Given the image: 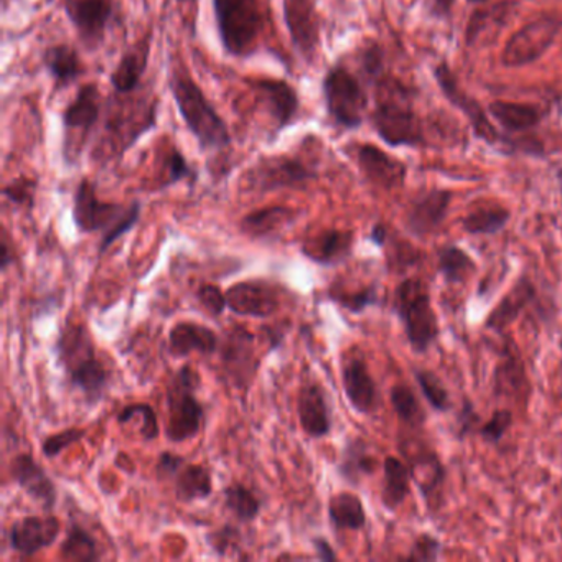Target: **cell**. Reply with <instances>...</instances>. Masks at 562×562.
<instances>
[{"label":"cell","instance_id":"cell-49","mask_svg":"<svg viewBox=\"0 0 562 562\" xmlns=\"http://www.w3.org/2000/svg\"><path fill=\"white\" fill-rule=\"evenodd\" d=\"M137 416L143 423L140 426V436L146 442H153L159 437V419H157L156 411L150 404L147 403H136L130 404V406L124 407L120 414H117V424L121 426H126L130 423L131 417Z\"/></svg>","mask_w":562,"mask_h":562},{"label":"cell","instance_id":"cell-63","mask_svg":"<svg viewBox=\"0 0 562 562\" xmlns=\"http://www.w3.org/2000/svg\"><path fill=\"white\" fill-rule=\"evenodd\" d=\"M467 2H470V4H486L490 0H467Z\"/></svg>","mask_w":562,"mask_h":562},{"label":"cell","instance_id":"cell-47","mask_svg":"<svg viewBox=\"0 0 562 562\" xmlns=\"http://www.w3.org/2000/svg\"><path fill=\"white\" fill-rule=\"evenodd\" d=\"M513 424H515V413H513L512 407H496L492 416L480 426L479 437L488 446H499L503 439L508 436Z\"/></svg>","mask_w":562,"mask_h":562},{"label":"cell","instance_id":"cell-19","mask_svg":"<svg viewBox=\"0 0 562 562\" xmlns=\"http://www.w3.org/2000/svg\"><path fill=\"white\" fill-rule=\"evenodd\" d=\"M502 338V350L493 370V396L498 401H509L515 406H528L532 384L521 351L512 338L505 335Z\"/></svg>","mask_w":562,"mask_h":562},{"label":"cell","instance_id":"cell-12","mask_svg":"<svg viewBox=\"0 0 562 562\" xmlns=\"http://www.w3.org/2000/svg\"><path fill=\"white\" fill-rule=\"evenodd\" d=\"M318 172L295 154H274L259 157L243 177L245 190L271 193L279 190H305L317 180Z\"/></svg>","mask_w":562,"mask_h":562},{"label":"cell","instance_id":"cell-14","mask_svg":"<svg viewBox=\"0 0 562 562\" xmlns=\"http://www.w3.org/2000/svg\"><path fill=\"white\" fill-rule=\"evenodd\" d=\"M246 85L251 88L261 106L268 114L271 130L268 134V143L279 139L282 133L297 123L301 116L302 101L294 85L284 78L259 77L249 78Z\"/></svg>","mask_w":562,"mask_h":562},{"label":"cell","instance_id":"cell-1","mask_svg":"<svg viewBox=\"0 0 562 562\" xmlns=\"http://www.w3.org/2000/svg\"><path fill=\"white\" fill-rule=\"evenodd\" d=\"M169 90L177 111L202 153L223 154L232 149L233 136L225 117L209 100L182 60H170Z\"/></svg>","mask_w":562,"mask_h":562},{"label":"cell","instance_id":"cell-10","mask_svg":"<svg viewBox=\"0 0 562 562\" xmlns=\"http://www.w3.org/2000/svg\"><path fill=\"white\" fill-rule=\"evenodd\" d=\"M104 101L97 81L81 85L74 100L65 106L61 113L64 126V143H61V157L65 166L75 167L80 162L85 149L93 137L94 130L103 120Z\"/></svg>","mask_w":562,"mask_h":562},{"label":"cell","instance_id":"cell-28","mask_svg":"<svg viewBox=\"0 0 562 562\" xmlns=\"http://www.w3.org/2000/svg\"><path fill=\"white\" fill-rule=\"evenodd\" d=\"M357 236L351 229H325L302 245L301 251L308 261L324 268L344 265L353 256Z\"/></svg>","mask_w":562,"mask_h":562},{"label":"cell","instance_id":"cell-22","mask_svg":"<svg viewBox=\"0 0 562 562\" xmlns=\"http://www.w3.org/2000/svg\"><path fill=\"white\" fill-rule=\"evenodd\" d=\"M350 147L355 162L368 183L384 192L403 189L407 179V166L403 160L374 144H353Z\"/></svg>","mask_w":562,"mask_h":562},{"label":"cell","instance_id":"cell-56","mask_svg":"<svg viewBox=\"0 0 562 562\" xmlns=\"http://www.w3.org/2000/svg\"><path fill=\"white\" fill-rule=\"evenodd\" d=\"M186 463V457L179 456V453L169 452V450L160 452L156 467L157 476L160 480H172Z\"/></svg>","mask_w":562,"mask_h":562},{"label":"cell","instance_id":"cell-8","mask_svg":"<svg viewBox=\"0 0 562 562\" xmlns=\"http://www.w3.org/2000/svg\"><path fill=\"white\" fill-rule=\"evenodd\" d=\"M391 308L403 325L413 353L426 355L440 337L439 317L429 284L417 276L404 278L394 288Z\"/></svg>","mask_w":562,"mask_h":562},{"label":"cell","instance_id":"cell-30","mask_svg":"<svg viewBox=\"0 0 562 562\" xmlns=\"http://www.w3.org/2000/svg\"><path fill=\"white\" fill-rule=\"evenodd\" d=\"M41 64L54 81V93L67 90L87 74L80 54L70 44L48 45L41 54Z\"/></svg>","mask_w":562,"mask_h":562},{"label":"cell","instance_id":"cell-25","mask_svg":"<svg viewBox=\"0 0 562 562\" xmlns=\"http://www.w3.org/2000/svg\"><path fill=\"white\" fill-rule=\"evenodd\" d=\"M61 532L57 516H25L12 522L8 538L12 551L21 555H35L54 546Z\"/></svg>","mask_w":562,"mask_h":562},{"label":"cell","instance_id":"cell-4","mask_svg":"<svg viewBox=\"0 0 562 562\" xmlns=\"http://www.w3.org/2000/svg\"><path fill=\"white\" fill-rule=\"evenodd\" d=\"M71 215L78 232L83 235L103 233L100 255H104L117 239L123 238L139 223L143 203L137 200L130 205L104 202L98 196L97 183L85 177L75 189Z\"/></svg>","mask_w":562,"mask_h":562},{"label":"cell","instance_id":"cell-32","mask_svg":"<svg viewBox=\"0 0 562 562\" xmlns=\"http://www.w3.org/2000/svg\"><path fill=\"white\" fill-rule=\"evenodd\" d=\"M490 116L498 124L499 130L508 136L529 134L544 120L546 113L532 103L496 100L488 104Z\"/></svg>","mask_w":562,"mask_h":562},{"label":"cell","instance_id":"cell-43","mask_svg":"<svg viewBox=\"0 0 562 562\" xmlns=\"http://www.w3.org/2000/svg\"><path fill=\"white\" fill-rule=\"evenodd\" d=\"M414 381L419 387L420 394L426 400L427 406L437 414H449L453 411V401L449 387L436 371L427 368H413Z\"/></svg>","mask_w":562,"mask_h":562},{"label":"cell","instance_id":"cell-62","mask_svg":"<svg viewBox=\"0 0 562 562\" xmlns=\"http://www.w3.org/2000/svg\"><path fill=\"white\" fill-rule=\"evenodd\" d=\"M555 180H558L559 193H561L562 196V167L558 170V173H555Z\"/></svg>","mask_w":562,"mask_h":562},{"label":"cell","instance_id":"cell-13","mask_svg":"<svg viewBox=\"0 0 562 562\" xmlns=\"http://www.w3.org/2000/svg\"><path fill=\"white\" fill-rule=\"evenodd\" d=\"M401 453L409 465L413 483L419 490L420 498L429 515H437L443 506L446 495L447 472L446 463L430 443L414 437H404L400 443Z\"/></svg>","mask_w":562,"mask_h":562},{"label":"cell","instance_id":"cell-21","mask_svg":"<svg viewBox=\"0 0 562 562\" xmlns=\"http://www.w3.org/2000/svg\"><path fill=\"white\" fill-rule=\"evenodd\" d=\"M453 202V192L449 189H430L411 200L404 215V229L413 238L424 239L437 235Z\"/></svg>","mask_w":562,"mask_h":562},{"label":"cell","instance_id":"cell-16","mask_svg":"<svg viewBox=\"0 0 562 562\" xmlns=\"http://www.w3.org/2000/svg\"><path fill=\"white\" fill-rule=\"evenodd\" d=\"M542 299L544 297L538 282L529 272H521L499 299L498 304L488 312L483 321V328L502 337L529 308H536L542 315V321L548 322L549 315H546V308L541 305Z\"/></svg>","mask_w":562,"mask_h":562},{"label":"cell","instance_id":"cell-6","mask_svg":"<svg viewBox=\"0 0 562 562\" xmlns=\"http://www.w3.org/2000/svg\"><path fill=\"white\" fill-rule=\"evenodd\" d=\"M143 91L144 88L131 94L113 91L104 101L103 133L111 153L120 159L157 127V101Z\"/></svg>","mask_w":562,"mask_h":562},{"label":"cell","instance_id":"cell-58","mask_svg":"<svg viewBox=\"0 0 562 562\" xmlns=\"http://www.w3.org/2000/svg\"><path fill=\"white\" fill-rule=\"evenodd\" d=\"M14 251H12L8 232L4 229L2 232V239H0V271H8L9 266L14 265Z\"/></svg>","mask_w":562,"mask_h":562},{"label":"cell","instance_id":"cell-45","mask_svg":"<svg viewBox=\"0 0 562 562\" xmlns=\"http://www.w3.org/2000/svg\"><path fill=\"white\" fill-rule=\"evenodd\" d=\"M328 297L350 314H363L368 308L378 307L381 304L380 288L376 284L364 285L358 291L331 288L328 291Z\"/></svg>","mask_w":562,"mask_h":562},{"label":"cell","instance_id":"cell-37","mask_svg":"<svg viewBox=\"0 0 562 562\" xmlns=\"http://www.w3.org/2000/svg\"><path fill=\"white\" fill-rule=\"evenodd\" d=\"M328 519L337 531H361L368 522L367 509L357 493L338 492L328 499Z\"/></svg>","mask_w":562,"mask_h":562},{"label":"cell","instance_id":"cell-59","mask_svg":"<svg viewBox=\"0 0 562 562\" xmlns=\"http://www.w3.org/2000/svg\"><path fill=\"white\" fill-rule=\"evenodd\" d=\"M312 544H314L315 552H317V558L321 561L325 562H334L337 561L338 555L335 552V549L331 548L330 542L325 538H314L312 539Z\"/></svg>","mask_w":562,"mask_h":562},{"label":"cell","instance_id":"cell-18","mask_svg":"<svg viewBox=\"0 0 562 562\" xmlns=\"http://www.w3.org/2000/svg\"><path fill=\"white\" fill-rule=\"evenodd\" d=\"M282 19L295 54L312 67L322 50V21L315 0H282Z\"/></svg>","mask_w":562,"mask_h":562},{"label":"cell","instance_id":"cell-48","mask_svg":"<svg viewBox=\"0 0 562 562\" xmlns=\"http://www.w3.org/2000/svg\"><path fill=\"white\" fill-rule=\"evenodd\" d=\"M386 249V268L393 274H407V271L416 268L420 262V252L409 243H401L397 239L390 238Z\"/></svg>","mask_w":562,"mask_h":562},{"label":"cell","instance_id":"cell-24","mask_svg":"<svg viewBox=\"0 0 562 562\" xmlns=\"http://www.w3.org/2000/svg\"><path fill=\"white\" fill-rule=\"evenodd\" d=\"M256 337L245 327H233L226 334L225 341L220 345V357H222L223 368L226 376L233 381L236 387L249 386L256 370H258V360H256Z\"/></svg>","mask_w":562,"mask_h":562},{"label":"cell","instance_id":"cell-39","mask_svg":"<svg viewBox=\"0 0 562 562\" xmlns=\"http://www.w3.org/2000/svg\"><path fill=\"white\" fill-rule=\"evenodd\" d=\"M390 403L397 419L409 432H420L426 427V407L420 404L419 397L409 384H393L390 390Z\"/></svg>","mask_w":562,"mask_h":562},{"label":"cell","instance_id":"cell-57","mask_svg":"<svg viewBox=\"0 0 562 562\" xmlns=\"http://www.w3.org/2000/svg\"><path fill=\"white\" fill-rule=\"evenodd\" d=\"M390 238L391 233L386 223L378 222L371 226L370 236H368V239H370V241L373 243L376 248L383 249L384 246L387 245V241H390Z\"/></svg>","mask_w":562,"mask_h":562},{"label":"cell","instance_id":"cell-50","mask_svg":"<svg viewBox=\"0 0 562 562\" xmlns=\"http://www.w3.org/2000/svg\"><path fill=\"white\" fill-rule=\"evenodd\" d=\"M482 416L476 411L475 403L469 396H463L462 404L456 413L452 434L459 442H465L470 437L479 436Z\"/></svg>","mask_w":562,"mask_h":562},{"label":"cell","instance_id":"cell-35","mask_svg":"<svg viewBox=\"0 0 562 562\" xmlns=\"http://www.w3.org/2000/svg\"><path fill=\"white\" fill-rule=\"evenodd\" d=\"M411 485H413V476L406 460L387 456L383 460V485H381V503L384 509L390 513L397 512L411 495Z\"/></svg>","mask_w":562,"mask_h":562},{"label":"cell","instance_id":"cell-23","mask_svg":"<svg viewBox=\"0 0 562 562\" xmlns=\"http://www.w3.org/2000/svg\"><path fill=\"white\" fill-rule=\"evenodd\" d=\"M228 308L236 315L252 318H269L278 314L282 305V291L274 282L252 279L236 282L226 289Z\"/></svg>","mask_w":562,"mask_h":562},{"label":"cell","instance_id":"cell-55","mask_svg":"<svg viewBox=\"0 0 562 562\" xmlns=\"http://www.w3.org/2000/svg\"><path fill=\"white\" fill-rule=\"evenodd\" d=\"M196 299H199V304L205 308L206 314L212 315V317H222L225 308H228L226 292H223L215 284L200 285L199 291H196Z\"/></svg>","mask_w":562,"mask_h":562},{"label":"cell","instance_id":"cell-36","mask_svg":"<svg viewBox=\"0 0 562 562\" xmlns=\"http://www.w3.org/2000/svg\"><path fill=\"white\" fill-rule=\"evenodd\" d=\"M512 220V212L506 206L498 203H486V205L475 206L463 216V233L469 236H483V238H492L505 232L506 226Z\"/></svg>","mask_w":562,"mask_h":562},{"label":"cell","instance_id":"cell-34","mask_svg":"<svg viewBox=\"0 0 562 562\" xmlns=\"http://www.w3.org/2000/svg\"><path fill=\"white\" fill-rule=\"evenodd\" d=\"M380 462L371 452L370 443L363 437H350L341 449L338 460V475L351 486L361 485L364 479L376 473Z\"/></svg>","mask_w":562,"mask_h":562},{"label":"cell","instance_id":"cell-29","mask_svg":"<svg viewBox=\"0 0 562 562\" xmlns=\"http://www.w3.org/2000/svg\"><path fill=\"white\" fill-rule=\"evenodd\" d=\"M297 416L302 430L312 439H324L331 432V414L327 394L318 383H305L299 391Z\"/></svg>","mask_w":562,"mask_h":562},{"label":"cell","instance_id":"cell-9","mask_svg":"<svg viewBox=\"0 0 562 562\" xmlns=\"http://www.w3.org/2000/svg\"><path fill=\"white\" fill-rule=\"evenodd\" d=\"M367 85L347 65H331L322 78V98L331 126L340 131H357L363 126L370 97Z\"/></svg>","mask_w":562,"mask_h":562},{"label":"cell","instance_id":"cell-42","mask_svg":"<svg viewBox=\"0 0 562 562\" xmlns=\"http://www.w3.org/2000/svg\"><path fill=\"white\" fill-rule=\"evenodd\" d=\"M60 555L67 561L75 562H93L103 558L94 536L80 522L75 521L68 525L67 536L60 546Z\"/></svg>","mask_w":562,"mask_h":562},{"label":"cell","instance_id":"cell-33","mask_svg":"<svg viewBox=\"0 0 562 562\" xmlns=\"http://www.w3.org/2000/svg\"><path fill=\"white\" fill-rule=\"evenodd\" d=\"M220 345L216 331L196 322H179L169 331V353L176 358L192 353L213 355Z\"/></svg>","mask_w":562,"mask_h":562},{"label":"cell","instance_id":"cell-7","mask_svg":"<svg viewBox=\"0 0 562 562\" xmlns=\"http://www.w3.org/2000/svg\"><path fill=\"white\" fill-rule=\"evenodd\" d=\"M216 32L228 57L248 60L261 50L268 18L262 0H213Z\"/></svg>","mask_w":562,"mask_h":562},{"label":"cell","instance_id":"cell-61","mask_svg":"<svg viewBox=\"0 0 562 562\" xmlns=\"http://www.w3.org/2000/svg\"><path fill=\"white\" fill-rule=\"evenodd\" d=\"M176 2L182 8L186 5L187 9H193V11L196 9V0H176Z\"/></svg>","mask_w":562,"mask_h":562},{"label":"cell","instance_id":"cell-31","mask_svg":"<svg viewBox=\"0 0 562 562\" xmlns=\"http://www.w3.org/2000/svg\"><path fill=\"white\" fill-rule=\"evenodd\" d=\"M301 212L291 206L272 205L249 212L239 222V232L251 239H274L297 222Z\"/></svg>","mask_w":562,"mask_h":562},{"label":"cell","instance_id":"cell-41","mask_svg":"<svg viewBox=\"0 0 562 562\" xmlns=\"http://www.w3.org/2000/svg\"><path fill=\"white\" fill-rule=\"evenodd\" d=\"M159 176L157 190L162 192L180 182H189L190 187H193L199 180L200 173L179 147L169 146L160 156Z\"/></svg>","mask_w":562,"mask_h":562},{"label":"cell","instance_id":"cell-20","mask_svg":"<svg viewBox=\"0 0 562 562\" xmlns=\"http://www.w3.org/2000/svg\"><path fill=\"white\" fill-rule=\"evenodd\" d=\"M341 386L350 406L361 416H373L381 406L380 387L361 351H348L341 361Z\"/></svg>","mask_w":562,"mask_h":562},{"label":"cell","instance_id":"cell-60","mask_svg":"<svg viewBox=\"0 0 562 562\" xmlns=\"http://www.w3.org/2000/svg\"><path fill=\"white\" fill-rule=\"evenodd\" d=\"M430 14L437 19H447L452 14L453 4L456 0H429Z\"/></svg>","mask_w":562,"mask_h":562},{"label":"cell","instance_id":"cell-51","mask_svg":"<svg viewBox=\"0 0 562 562\" xmlns=\"http://www.w3.org/2000/svg\"><path fill=\"white\" fill-rule=\"evenodd\" d=\"M443 542L432 532H419L411 544L409 552L403 555L406 562H437L442 558Z\"/></svg>","mask_w":562,"mask_h":562},{"label":"cell","instance_id":"cell-26","mask_svg":"<svg viewBox=\"0 0 562 562\" xmlns=\"http://www.w3.org/2000/svg\"><path fill=\"white\" fill-rule=\"evenodd\" d=\"M11 475L14 482L27 493L29 498L38 503L45 512H52L55 508L58 499L57 485L31 453H19L12 459Z\"/></svg>","mask_w":562,"mask_h":562},{"label":"cell","instance_id":"cell-54","mask_svg":"<svg viewBox=\"0 0 562 562\" xmlns=\"http://www.w3.org/2000/svg\"><path fill=\"white\" fill-rule=\"evenodd\" d=\"M85 436H87V430L78 429V427H70V429L61 430V432L52 434L42 442V452L48 459H55L68 447L83 440Z\"/></svg>","mask_w":562,"mask_h":562},{"label":"cell","instance_id":"cell-46","mask_svg":"<svg viewBox=\"0 0 562 562\" xmlns=\"http://www.w3.org/2000/svg\"><path fill=\"white\" fill-rule=\"evenodd\" d=\"M358 67H360L361 80L368 88L373 87L386 71V55L383 47L376 42H370L358 52Z\"/></svg>","mask_w":562,"mask_h":562},{"label":"cell","instance_id":"cell-3","mask_svg":"<svg viewBox=\"0 0 562 562\" xmlns=\"http://www.w3.org/2000/svg\"><path fill=\"white\" fill-rule=\"evenodd\" d=\"M54 351L70 386L80 391L90 406L101 403L110 387L111 374L98 358L97 345L87 325H65Z\"/></svg>","mask_w":562,"mask_h":562},{"label":"cell","instance_id":"cell-27","mask_svg":"<svg viewBox=\"0 0 562 562\" xmlns=\"http://www.w3.org/2000/svg\"><path fill=\"white\" fill-rule=\"evenodd\" d=\"M150 54H153V34L149 32L124 52L116 68L111 71L110 85L114 93L131 94L143 90Z\"/></svg>","mask_w":562,"mask_h":562},{"label":"cell","instance_id":"cell-53","mask_svg":"<svg viewBox=\"0 0 562 562\" xmlns=\"http://www.w3.org/2000/svg\"><path fill=\"white\" fill-rule=\"evenodd\" d=\"M206 542H209L212 551L220 558H228L239 551L241 546V531L236 526L225 525L216 531L206 535Z\"/></svg>","mask_w":562,"mask_h":562},{"label":"cell","instance_id":"cell-5","mask_svg":"<svg viewBox=\"0 0 562 562\" xmlns=\"http://www.w3.org/2000/svg\"><path fill=\"white\" fill-rule=\"evenodd\" d=\"M434 78L437 87L442 91L443 98L460 111L469 120L470 127L476 139L488 144L493 149L505 150L506 156H515L516 153L526 154V156L542 157V144L531 140V143H518L513 140L508 134L503 133L499 127L492 123L488 110L482 106L472 94L467 93L460 87L459 78L453 74L450 65L446 60L439 61L434 68Z\"/></svg>","mask_w":562,"mask_h":562},{"label":"cell","instance_id":"cell-40","mask_svg":"<svg viewBox=\"0 0 562 562\" xmlns=\"http://www.w3.org/2000/svg\"><path fill=\"white\" fill-rule=\"evenodd\" d=\"M173 480H176V496L180 502L193 503L196 499H206L213 493L212 473L199 463L187 462Z\"/></svg>","mask_w":562,"mask_h":562},{"label":"cell","instance_id":"cell-11","mask_svg":"<svg viewBox=\"0 0 562 562\" xmlns=\"http://www.w3.org/2000/svg\"><path fill=\"white\" fill-rule=\"evenodd\" d=\"M202 383L200 374L193 367L180 368L167 390L166 436L172 443H182L195 439L205 420V407L196 397V390Z\"/></svg>","mask_w":562,"mask_h":562},{"label":"cell","instance_id":"cell-38","mask_svg":"<svg viewBox=\"0 0 562 562\" xmlns=\"http://www.w3.org/2000/svg\"><path fill=\"white\" fill-rule=\"evenodd\" d=\"M436 269L447 285H460L479 271V266L459 245H443L437 249Z\"/></svg>","mask_w":562,"mask_h":562},{"label":"cell","instance_id":"cell-52","mask_svg":"<svg viewBox=\"0 0 562 562\" xmlns=\"http://www.w3.org/2000/svg\"><path fill=\"white\" fill-rule=\"evenodd\" d=\"M38 182L27 176L18 177L11 180L8 186L2 189V196L12 205L21 206V209H34L35 195H37Z\"/></svg>","mask_w":562,"mask_h":562},{"label":"cell","instance_id":"cell-44","mask_svg":"<svg viewBox=\"0 0 562 562\" xmlns=\"http://www.w3.org/2000/svg\"><path fill=\"white\" fill-rule=\"evenodd\" d=\"M223 498H225L226 508L239 522H252L261 513V502L258 496L239 483L226 486L223 490Z\"/></svg>","mask_w":562,"mask_h":562},{"label":"cell","instance_id":"cell-2","mask_svg":"<svg viewBox=\"0 0 562 562\" xmlns=\"http://www.w3.org/2000/svg\"><path fill=\"white\" fill-rule=\"evenodd\" d=\"M374 108L370 123L387 147H424L427 144L424 123L414 108L413 90L391 74L373 85Z\"/></svg>","mask_w":562,"mask_h":562},{"label":"cell","instance_id":"cell-17","mask_svg":"<svg viewBox=\"0 0 562 562\" xmlns=\"http://www.w3.org/2000/svg\"><path fill=\"white\" fill-rule=\"evenodd\" d=\"M61 8L85 50H100L116 19V0H61Z\"/></svg>","mask_w":562,"mask_h":562},{"label":"cell","instance_id":"cell-15","mask_svg":"<svg viewBox=\"0 0 562 562\" xmlns=\"http://www.w3.org/2000/svg\"><path fill=\"white\" fill-rule=\"evenodd\" d=\"M561 31V19L542 15L516 31L506 41L499 61L505 68H525L536 64L551 50Z\"/></svg>","mask_w":562,"mask_h":562}]
</instances>
